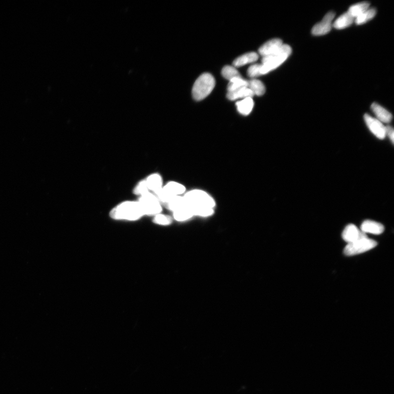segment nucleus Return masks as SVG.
<instances>
[{
  "instance_id": "24",
  "label": "nucleus",
  "mask_w": 394,
  "mask_h": 394,
  "mask_svg": "<svg viewBox=\"0 0 394 394\" xmlns=\"http://www.w3.org/2000/svg\"><path fill=\"white\" fill-rule=\"evenodd\" d=\"M222 75L226 79L230 81L236 78H242L238 70L233 66H227L222 69Z\"/></svg>"
},
{
  "instance_id": "6",
  "label": "nucleus",
  "mask_w": 394,
  "mask_h": 394,
  "mask_svg": "<svg viewBox=\"0 0 394 394\" xmlns=\"http://www.w3.org/2000/svg\"><path fill=\"white\" fill-rule=\"evenodd\" d=\"M138 202L144 215H157L161 213V202L155 195L150 192L140 196Z\"/></svg>"
},
{
  "instance_id": "19",
  "label": "nucleus",
  "mask_w": 394,
  "mask_h": 394,
  "mask_svg": "<svg viewBox=\"0 0 394 394\" xmlns=\"http://www.w3.org/2000/svg\"><path fill=\"white\" fill-rule=\"evenodd\" d=\"M248 88L254 93V96H261L266 92V88L261 81L253 79L248 81Z\"/></svg>"
},
{
  "instance_id": "8",
  "label": "nucleus",
  "mask_w": 394,
  "mask_h": 394,
  "mask_svg": "<svg viewBox=\"0 0 394 394\" xmlns=\"http://www.w3.org/2000/svg\"><path fill=\"white\" fill-rule=\"evenodd\" d=\"M364 120L370 131L376 137L380 140H383L385 138V127L383 123L368 114L364 115Z\"/></svg>"
},
{
  "instance_id": "13",
  "label": "nucleus",
  "mask_w": 394,
  "mask_h": 394,
  "mask_svg": "<svg viewBox=\"0 0 394 394\" xmlns=\"http://www.w3.org/2000/svg\"><path fill=\"white\" fill-rule=\"evenodd\" d=\"M145 181L148 189L155 193L160 191L163 188L162 178L161 175L158 174L151 175Z\"/></svg>"
},
{
  "instance_id": "16",
  "label": "nucleus",
  "mask_w": 394,
  "mask_h": 394,
  "mask_svg": "<svg viewBox=\"0 0 394 394\" xmlns=\"http://www.w3.org/2000/svg\"><path fill=\"white\" fill-rule=\"evenodd\" d=\"M254 93L248 87L240 88L238 90L228 92L227 97L230 101H235L238 99H245L246 98H252L254 97Z\"/></svg>"
},
{
  "instance_id": "14",
  "label": "nucleus",
  "mask_w": 394,
  "mask_h": 394,
  "mask_svg": "<svg viewBox=\"0 0 394 394\" xmlns=\"http://www.w3.org/2000/svg\"><path fill=\"white\" fill-rule=\"evenodd\" d=\"M355 21L354 18L352 17L348 13H344L338 18L332 25L335 29H343L349 27Z\"/></svg>"
},
{
  "instance_id": "2",
  "label": "nucleus",
  "mask_w": 394,
  "mask_h": 394,
  "mask_svg": "<svg viewBox=\"0 0 394 394\" xmlns=\"http://www.w3.org/2000/svg\"><path fill=\"white\" fill-rule=\"evenodd\" d=\"M292 53L291 47L283 44L281 48L274 54L262 57L261 74L265 75L278 68L286 61Z\"/></svg>"
},
{
  "instance_id": "20",
  "label": "nucleus",
  "mask_w": 394,
  "mask_h": 394,
  "mask_svg": "<svg viewBox=\"0 0 394 394\" xmlns=\"http://www.w3.org/2000/svg\"><path fill=\"white\" fill-rule=\"evenodd\" d=\"M173 213L174 219L181 222L189 220L194 216L192 210L187 205Z\"/></svg>"
},
{
  "instance_id": "27",
  "label": "nucleus",
  "mask_w": 394,
  "mask_h": 394,
  "mask_svg": "<svg viewBox=\"0 0 394 394\" xmlns=\"http://www.w3.org/2000/svg\"><path fill=\"white\" fill-rule=\"evenodd\" d=\"M261 64L252 65L248 70V75L250 78H254L262 75L261 74Z\"/></svg>"
},
{
  "instance_id": "28",
  "label": "nucleus",
  "mask_w": 394,
  "mask_h": 394,
  "mask_svg": "<svg viewBox=\"0 0 394 394\" xmlns=\"http://www.w3.org/2000/svg\"><path fill=\"white\" fill-rule=\"evenodd\" d=\"M393 129L391 126L385 127V134L386 136H387L390 139L391 143L393 144L394 141V134Z\"/></svg>"
},
{
  "instance_id": "1",
  "label": "nucleus",
  "mask_w": 394,
  "mask_h": 394,
  "mask_svg": "<svg viewBox=\"0 0 394 394\" xmlns=\"http://www.w3.org/2000/svg\"><path fill=\"white\" fill-rule=\"evenodd\" d=\"M144 215L138 202H126L112 210L110 216L115 220H137Z\"/></svg>"
},
{
  "instance_id": "3",
  "label": "nucleus",
  "mask_w": 394,
  "mask_h": 394,
  "mask_svg": "<svg viewBox=\"0 0 394 394\" xmlns=\"http://www.w3.org/2000/svg\"><path fill=\"white\" fill-rule=\"evenodd\" d=\"M186 204L192 210L203 208H214V198L203 190H193L188 192L184 196Z\"/></svg>"
},
{
  "instance_id": "21",
  "label": "nucleus",
  "mask_w": 394,
  "mask_h": 394,
  "mask_svg": "<svg viewBox=\"0 0 394 394\" xmlns=\"http://www.w3.org/2000/svg\"><path fill=\"white\" fill-rule=\"evenodd\" d=\"M369 4L368 2H362L351 6L348 13L355 19L358 16L369 9Z\"/></svg>"
},
{
  "instance_id": "15",
  "label": "nucleus",
  "mask_w": 394,
  "mask_h": 394,
  "mask_svg": "<svg viewBox=\"0 0 394 394\" xmlns=\"http://www.w3.org/2000/svg\"><path fill=\"white\" fill-rule=\"evenodd\" d=\"M258 59V55L255 52H250L241 56L236 59L233 63L234 68L240 67L244 65L255 62Z\"/></svg>"
},
{
  "instance_id": "9",
  "label": "nucleus",
  "mask_w": 394,
  "mask_h": 394,
  "mask_svg": "<svg viewBox=\"0 0 394 394\" xmlns=\"http://www.w3.org/2000/svg\"><path fill=\"white\" fill-rule=\"evenodd\" d=\"M364 237H366L365 233L360 231L353 224H350L347 226L342 233L343 240L348 244Z\"/></svg>"
},
{
  "instance_id": "5",
  "label": "nucleus",
  "mask_w": 394,
  "mask_h": 394,
  "mask_svg": "<svg viewBox=\"0 0 394 394\" xmlns=\"http://www.w3.org/2000/svg\"><path fill=\"white\" fill-rule=\"evenodd\" d=\"M377 243L375 240L364 237L348 244L344 249L346 256H351L367 252L375 248Z\"/></svg>"
},
{
  "instance_id": "23",
  "label": "nucleus",
  "mask_w": 394,
  "mask_h": 394,
  "mask_svg": "<svg viewBox=\"0 0 394 394\" xmlns=\"http://www.w3.org/2000/svg\"><path fill=\"white\" fill-rule=\"evenodd\" d=\"M376 15V10L374 9H368L364 12L359 16L355 19V22L357 25H361L370 20H371Z\"/></svg>"
},
{
  "instance_id": "7",
  "label": "nucleus",
  "mask_w": 394,
  "mask_h": 394,
  "mask_svg": "<svg viewBox=\"0 0 394 394\" xmlns=\"http://www.w3.org/2000/svg\"><path fill=\"white\" fill-rule=\"evenodd\" d=\"M334 17L335 14L333 12L327 14L320 23L314 26L311 33L314 36H321L328 34L331 30Z\"/></svg>"
},
{
  "instance_id": "18",
  "label": "nucleus",
  "mask_w": 394,
  "mask_h": 394,
  "mask_svg": "<svg viewBox=\"0 0 394 394\" xmlns=\"http://www.w3.org/2000/svg\"><path fill=\"white\" fill-rule=\"evenodd\" d=\"M164 205L168 209L173 211V212L187 205L184 196H181L173 197Z\"/></svg>"
},
{
  "instance_id": "12",
  "label": "nucleus",
  "mask_w": 394,
  "mask_h": 394,
  "mask_svg": "<svg viewBox=\"0 0 394 394\" xmlns=\"http://www.w3.org/2000/svg\"><path fill=\"white\" fill-rule=\"evenodd\" d=\"M371 110L378 121L382 123H390L392 119V115L389 111L377 103H373L371 105Z\"/></svg>"
},
{
  "instance_id": "22",
  "label": "nucleus",
  "mask_w": 394,
  "mask_h": 394,
  "mask_svg": "<svg viewBox=\"0 0 394 394\" xmlns=\"http://www.w3.org/2000/svg\"><path fill=\"white\" fill-rule=\"evenodd\" d=\"M248 81H246L242 78H236L229 81V83L227 86L228 92H231L240 88L248 87Z\"/></svg>"
},
{
  "instance_id": "4",
  "label": "nucleus",
  "mask_w": 394,
  "mask_h": 394,
  "mask_svg": "<svg viewBox=\"0 0 394 394\" xmlns=\"http://www.w3.org/2000/svg\"><path fill=\"white\" fill-rule=\"evenodd\" d=\"M215 86V80L212 75L204 73L197 79L192 88V96L197 101L207 97L213 91Z\"/></svg>"
},
{
  "instance_id": "26",
  "label": "nucleus",
  "mask_w": 394,
  "mask_h": 394,
  "mask_svg": "<svg viewBox=\"0 0 394 394\" xmlns=\"http://www.w3.org/2000/svg\"><path fill=\"white\" fill-rule=\"evenodd\" d=\"M148 186H147L145 180L141 181L138 185L135 187L134 193L135 195H140V196L145 195L149 192Z\"/></svg>"
},
{
  "instance_id": "25",
  "label": "nucleus",
  "mask_w": 394,
  "mask_h": 394,
  "mask_svg": "<svg viewBox=\"0 0 394 394\" xmlns=\"http://www.w3.org/2000/svg\"><path fill=\"white\" fill-rule=\"evenodd\" d=\"M171 219L170 217L168 216L160 214L155 215L154 219V222L158 225L167 226L171 223Z\"/></svg>"
},
{
  "instance_id": "10",
  "label": "nucleus",
  "mask_w": 394,
  "mask_h": 394,
  "mask_svg": "<svg viewBox=\"0 0 394 394\" xmlns=\"http://www.w3.org/2000/svg\"><path fill=\"white\" fill-rule=\"evenodd\" d=\"M283 45V41L280 39L270 40L261 47L258 52L262 57H267L277 52Z\"/></svg>"
},
{
  "instance_id": "11",
  "label": "nucleus",
  "mask_w": 394,
  "mask_h": 394,
  "mask_svg": "<svg viewBox=\"0 0 394 394\" xmlns=\"http://www.w3.org/2000/svg\"><path fill=\"white\" fill-rule=\"evenodd\" d=\"M361 232L379 235L384 231V227L381 223L371 220L364 221L361 226Z\"/></svg>"
},
{
  "instance_id": "17",
  "label": "nucleus",
  "mask_w": 394,
  "mask_h": 394,
  "mask_svg": "<svg viewBox=\"0 0 394 394\" xmlns=\"http://www.w3.org/2000/svg\"><path fill=\"white\" fill-rule=\"evenodd\" d=\"M236 106L238 111L240 114L247 116L251 113L254 108V103L252 98H246L242 101L237 102Z\"/></svg>"
}]
</instances>
